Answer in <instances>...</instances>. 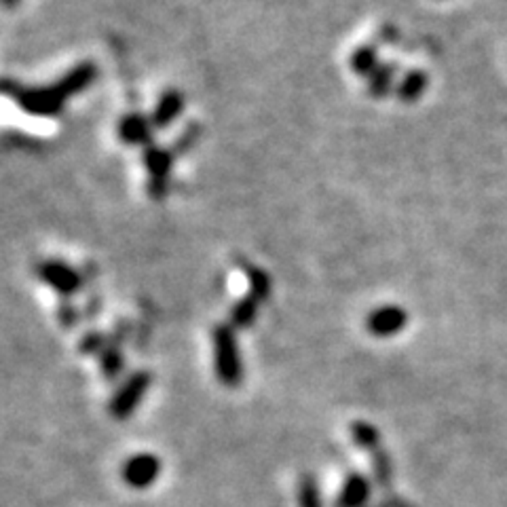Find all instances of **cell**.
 Wrapping results in <instances>:
<instances>
[{
  "mask_svg": "<svg viewBox=\"0 0 507 507\" xmlns=\"http://www.w3.org/2000/svg\"><path fill=\"white\" fill-rule=\"evenodd\" d=\"M214 372L224 387H239L244 383V360L239 354L235 328L230 324H220L214 328Z\"/></svg>",
  "mask_w": 507,
  "mask_h": 507,
  "instance_id": "obj_1",
  "label": "cell"
},
{
  "mask_svg": "<svg viewBox=\"0 0 507 507\" xmlns=\"http://www.w3.org/2000/svg\"><path fill=\"white\" fill-rule=\"evenodd\" d=\"M3 90L9 98H13L15 104H18L21 110H26L27 114L45 119L58 117V114L64 110V102L68 100L55 82L49 87H36V90H30V87L15 85L13 81H4Z\"/></svg>",
  "mask_w": 507,
  "mask_h": 507,
  "instance_id": "obj_2",
  "label": "cell"
},
{
  "mask_svg": "<svg viewBox=\"0 0 507 507\" xmlns=\"http://www.w3.org/2000/svg\"><path fill=\"white\" fill-rule=\"evenodd\" d=\"M152 385V374L148 370H137L131 374L129 378H125V383L114 391L113 398H110L108 410L113 418L117 421H125L137 410V406L142 404V400L146 398L148 389Z\"/></svg>",
  "mask_w": 507,
  "mask_h": 507,
  "instance_id": "obj_3",
  "label": "cell"
},
{
  "mask_svg": "<svg viewBox=\"0 0 507 507\" xmlns=\"http://www.w3.org/2000/svg\"><path fill=\"white\" fill-rule=\"evenodd\" d=\"M174 151L168 148L151 144L144 148V165L148 169V192L154 199H161L168 192V176L172 172L174 163Z\"/></svg>",
  "mask_w": 507,
  "mask_h": 507,
  "instance_id": "obj_4",
  "label": "cell"
},
{
  "mask_svg": "<svg viewBox=\"0 0 507 507\" xmlns=\"http://www.w3.org/2000/svg\"><path fill=\"white\" fill-rule=\"evenodd\" d=\"M36 275L62 299H70L82 288V275L62 261H43L36 267Z\"/></svg>",
  "mask_w": 507,
  "mask_h": 507,
  "instance_id": "obj_5",
  "label": "cell"
},
{
  "mask_svg": "<svg viewBox=\"0 0 507 507\" xmlns=\"http://www.w3.org/2000/svg\"><path fill=\"white\" fill-rule=\"evenodd\" d=\"M159 473H161V461L152 453L131 455L129 459L123 463V470H121L123 482L136 490L152 487V484L159 480Z\"/></svg>",
  "mask_w": 507,
  "mask_h": 507,
  "instance_id": "obj_6",
  "label": "cell"
},
{
  "mask_svg": "<svg viewBox=\"0 0 507 507\" xmlns=\"http://www.w3.org/2000/svg\"><path fill=\"white\" fill-rule=\"evenodd\" d=\"M408 324V313L404 308L387 305L374 308L370 316L366 317V330L378 339H389V336L402 332Z\"/></svg>",
  "mask_w": 507,
  "mask_h": 507,
  "instance_id": "obj_7",
  "label": "cell"
},
{
  "mask_svg": "<svg viewBox=\"0 0 507 507\" xmlns=\"http://www.w3.org/2000/svg\"><path fill=\"white\" fill-rule=\"evenodd\" d=\"M152 121L142 113H129L119 121V137L121 142L129 146H151L152 142Z\"/></svg>",
  "mask_w": 507,
  "mask_h": 507,
  "instance_id": "obj_8",
  "label": "cell"
},
{
  "mask_svg": "<svg viewBox=\"0 0 507 507\" xmlns=\"http://www.w3.org/2000/svg\"><path fill=\"white\" fill-rule=\"evenodd\" d=\"M372 487L370 480L360 472H351L345 478L343 487H340L339 497H336V507H363L370 499Z\"/></svg>",
  "mask_w": 507,
  "mask_h": 507,
  "instance_id": "obj_9",
  "label": "cell"
},
{
  "mask_svg": "<svg viewBox=\"0 0 507 507\" xmlns=\"http://www.w3.org/2000/svg\"><path fill=\"white\" fill-rule=\"evenodd\" d=\"M96 79H98L96 64L82 62L79 66H74L70 73H66L62 79L55 82V85L62 90L66 98H73V96H79V93H82L85 90H90Z\"/></svg>",
  "mask_w": 507,
  "mask_h": 507,
  "instance_id": "obj_10",
  "label": "cell"
},
{
  "mask_svg": "<svg viewBox=\"0 0 507 507\" xmlns=\"http://www.w3.org/2000/svg\"><path fill=\"white\" fill-rule=\"evenodd\" d=\"M182 108H184V98H182V93L176 90L165 91L163 96L159 98L157 106H154V113L151 117L154 129H168V127L180 117Z\"/></svg>",
  "mask_w": 507,
  "mask_h": 507,
  "instance_id": "obj_11",
  "label": "cell"
},
{
  "mask_svg": "<svg viewBox=\"0 0 507 507\" xmlns=\"http://www.w3.org/2000/svg\"><path fill=\"white\" fill-rule=\"evenodd\" d=\"M427 85H429L427 73H423V70H410V73H406L404 79L400 81L395 93H398V98L404 104H415L418 98L427 91Z\"/></svg>",
  "mask_w": 507,
  "mask_h": 507,
  "instance_id": "obj_12",
  "label": "cell"
},
{
  "mask_svg": "<svg viewBox=\"0 0 507 507\" xmlns=\"http://www.w3.org/2000/svg\"><path fill=\"white\" fill-rule=\"evenodd\" d=\"M349 66H351V70H354L355 74L366 76V79H370L374 70H377L378 66H380V62H378V45H377V43H370V45L357 47L355 51L351 53Z\"/></svg>",
  "mask_w": 507,
  "mask_h": 507,
  "instance_id": "obj_13",
  "label": "cell"
},
{
  "mask_svg": "<svg viewBox=\"0 0 507 507\" xmlns=\"http://www.w3.org/2000/svg\"><path fill=\"white\" fill-rule=\"evenodd\" d=\"M258 308H261V302H258L254 296H244L241 300H237L233 308H230V326L237 330H246L254 326L258 317Z\"/></svg>",
  "mask_w": 507,
  "mask_h": 507,
  "instance_id": "obj_14",
  "label": "cell"
},
{
  "mask_svg": "<svg viewBox=\"0 0 507 507\" xmlns=\"http://www.w3.org/2000/svg\"><path fill=\"white\" fill-rule=\"evenodd\" d=\"M351 432V440L357 448L368 450V453H377L380 448V432L372 423L366 421H354L349 427Z\"/></svg>",
  "mask_w": 507,
  "mask_h": 507,
  "instance_id": "obj_15",
  "label": "cell"
},
{
  "mask_svg": "<svg viewBox=\"0 0 507 507\" xmlns=\"http://www.w3.org/2000/svg\"><path fill=\"white\" fill-rule=\"evenodd\" d=\"M395 74H398V66L394 62L391 64H380L377 70H374L370 79H368V91L374 98H385L387 93L394 90V81Z\"/></svg>",
  "mask_w": 507,
  "mask_h": 507,
  "instance_id": "obj_16",
  "label": "cell"
},
{
  "mask_svg": "<svg viewBox=\"0 0 507 507\" xmlns=\"http://www.w3.org/2000/svg\"><path fill=\"white\" fill-rule=\"evenodd\" d=\"M296 501H299V507H324L322 490H319L317 478L313 473H305L300 478Z\"/></svg>",
  "mask_w": 507,
  "mask_h": 507,
  "instance_id": "obj_17",
  "label": "cell"
},
{
  "mask_svg": "<svg viewBox=\"0 0 507 507\" xmlns=\"http://www.w3.org/2000/svg\"><path fill=\"white\" fill-rule=\"evenodd\" d=\"M246 277L247 284H250V296H254L258 302L267 300L269 294H271V279H269V275L258 267H247Z\"/></svg>",
  "mask_w": 507,
  "mask_h": 507,
  "instance_id": "obj_18",
  "label": "cell"
},
{
  "mask_svg": "<svg viewBox=\"0 0 507 507\" xmlns=\"http://www.w3.org/2000/svg\"><path fill=\"white\" fill-rule=\"evenodd\" d=\"M100 366H102V372H104V377H106L108 380H114L119 377L121 372H123V366H125V362H123V355H121V349L114 343H110L106 349L102 351V355H100Z\"/></svg>",
  "mask_w": 507,
  "mask_h": 507,
  "instance_id": "obj_19",
  "label": "cell"
},
{
  "mask_svg": "<svg viewBox=\"0 0 507 507\" xmlns=\"http://www.w3.org/2000/svg\"><path fill=\"white\" fill-rule=\"evenodd\" d=\"M372 473H374V480L383 487H387L391 482V459L385 450H377L372 453Z\"/></svg>",
  "mask_w": 507,
  "mask_h": 507,
  "instance_id": "obj_20",
  "label": "cell"
},
{
  "mask_svg": "<svg viewBox=\"0 0 507 507\" xmlns=\"http://www.w3.org/2000/svg\"><path fill=\"white\" fill-rule=\"evenodd\" d=\"M110 345V340L102 332H90L82 336L81 354L85 355H102V351Z\"/></svg>",
  "mask_w": 507,
  "mask_h": 507,
  "instance_id": "obj_21",
  "label": "cell"
},
{
  "mask_svg": "<svg viewBox=\"0 0 507 507\" xmlns=\"http://www.w3.org/2000/svg\"><path fill=\"white\" fill-rule=\"evenodd\" d=\"M199 140V127L189 125L184 131L178 136V140L174 142V154H182L186 151H191L195 146V142Z\"/></svg>",
  "mask_w": 507,
  "mask_h": 507,
  "instance_id": "obj_22",
  "label": "cell"
},
{
  "mask_svg": "<svg viewBox=\"0 0 507 507\" xmlns=\"http://www.w3.org/2000/svg\"><path fill=\"white\" fill-rule=\"evenodd\" d=\"M58 317L64 328H74L76 322H79V311H76V307L73 305V302H70L68 299H64L62 305H59L58 308Z\"/></svg>",
  "mask_w": 507,
  "mask_h": 507,
  "instance_id": "obj_23",
  "label": "cell"
},
{
  "mask_svg": "<svg viewBox=\"0 0 507 507\" xmlns=\"http://www.w3.org/2000/svg\"><path fill=\"white\" fill-rule=\"evenodd\" d=\"M374 36H377V45H389V43L398 41V30H395L391 24H385L378 27Z\"/></svg>",
  "mask_w": 507,
  "mask_h": 507,
  "instance_id": "obj_24",
  "label": "cell"
},
{
  "mask_svg": "<svg viewBox=\"0 0 507 507\" xmlns=\"http://www.w3.org/2000/svg\"><path fill=\"white\" fill-rule=\"evenodd\" d=\"M20 0H4V4H7V7H13V4H18Z\"/></svg>",
  "mask_w": 507,
  "mask_h": 507,
  "instance_id": "obj_25",
  "label": "cell"
}]
</instances>
